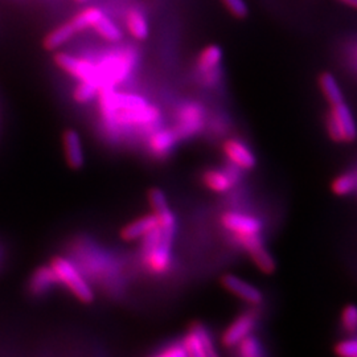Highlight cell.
Returning a JSON list of instances; mask_svg holds the SVG:
<instances>
[{"label": "cell", "instance_id": "cell-1", "mask_svg": "<svg viewBox=\"0 0 357 357\" xmlns=\"http://www.w3.org/2000/svg\"><path fill=\"white\" fill-rule=\"evenodd\" d=\"M174 234H168L160 229L155 228L143 241V255L147 268L155 274L166 273L171 266V245Z\"/></svg>", "mask_w": 357, "mask_h": 357}, {"label": "cell", "instance_id": "cell-2", "mask_svg": "<svg viewBox=\"0 0 357 357\" xmlns=\"http://www.w3.org/2000/svg\"><path fill=\"white\" fill-rule=\"evenodd\" d=\"M135 63L137 56L130 50L106 53L97 63L102 88H112L113 85L125 81L131 73Z\"/></svg>", "mask_w": 357, "mask_h": 357}, {"label": "cell", "instance_id": "cell-3", "mask_svg": "<svg viewBox=\"0 0 357 357\" xmlns=\"http://www.w3.org/2000/svg\"><path fill=\"white\" fill-rule=\"evenodd\" d=\"M326 128L332 141L352 143L356 141L357 126L352 112L344 102L332 105L326 116Z\"/></svg>", "mask_w": 357, "mask_h": 357}, {"label": "cell", "instance_id": "cell-4", "mask_svg": "<svg viewBox=\"0 0 357 357\" xmlns=\"http://www.w3.org/2000/svg\"><path fill=\"white\" fill-rule=\"evenodd\" d=\"M51 268L57 275L59 282L64 283L78 301L82 303H91L94 301V293L88 282L82 278V275L68 259L56 255L51 259Z\"/></svg>", "mask_w": 357, "mask_h": 357}, {"label": "cell", "instance_id": "cell-5", "mask_svg": "<svg viewBox=\"0 0 357 357\" xmlns=\"http://www.w3.org/2000/svg\"><path fill=\"white\" fill-rule=\"evenodd\" d=\"M53 60H54V64L57 65L60 69H63L68 75L76 78L79 82L90 81L97 84L102 89L100 76H98V66L96 63L84 57H76L65 52H57Z\"/></svg>", "mask_w": 357, "mask_h": 357}, {"label": "cell", "instance_id": "cell-6", "mask_svg": "<svg viewBox=\"0 0 357 357\" xmlns=\"http://www.w3.org/2000/svg\"><path fill=\"white\" fill-rule=\"evenodd\" d=\"M237 243L250 255L255 266L259 268L264 274H273L277 268L273 255H270L265 243L259 234H248V236H236Z\"/></svg>", "mask_w": 357, "mask_h": 357}, {"label": "cell", "instance_id": "cell-7", "mask_svg": "<svg viewBox=\"0 0 357 357\" xmlns=\"http://www.w3.org/2000/svg\"><path fill=\"white\" fill-rule=\"evenodd\" d=\"M203 115L204 110L197 103H188L181 107L178 112V122L174 132L178 139L188 138L199 132L203 128Z\"/></svg>", "mask_w": 357, "mask_h": 357}, {"label": "cell", "instance_id": "cell-8", "mask_svg": "<svg viewBox=\"0 0 357 357\" xmlns=\"http://www.w3.org/2000/svg\"><path fill=\"white\" fill-rule=\"evenodd\" d=\"M221 284L224 289H227L229 293L236 295L243 302L249 305H261L264 302V294L261 293L259 289L252 286L250 283L243 281L241 278L231 275V274H225L221 278Z\"/></svg>", "mask_w": 357, "mask_h": 357}, {"label": "cell", "instance_id": "cell-9", "mask_svg": "<svg viewBox=\"0 0 357 357\" xmlns=\"http://www.w3.org/2000/svg\"><path fill=\"white\" fill-rule=\"evenodd\" d=\"M149 203L153 208V215L158 218L160 229L168 234H174L175 217L168 206L166 195L158 188H151L149 191Z\"/></svg>", "mask_w": 357, "mask_h": 357}, {"label": "cell", "instance_id": "cell-10", "mask_svg": "<svg viewBox=\"0 0 357 357\" xmlns=\"http://www.w3.org/2000/svg\"><path fill=\"white\" fill-rule=\"evenodd\" d=\"M221 224L224 228L236 233V236L259 234L262 229V224L258 218L237 212H225L221 216Z\"/></svg>", "mask_w": 357, "mask_h": 357}, {"label": "cell", "instance_id": "cell-11", "mask_svg": "<svg viewBox=\"0 0 357 357\" xmlns=\"http://www.w3.org/2000/svg\"><path fill=\"white\" fill-rule=\"evenodd\" d=\"M255 321H257V315L253 311L243 312L237 319L234 320L228 330L224 332L222 335V344L228 348H231L234 345L238 344L243 337H246L250 332L255 328Z\"/></svg>", "mask_w": 357, "mask_h": 357}, {"label": "cell", "instance_id": "cell-12", "mask_svg": "<svg viewBox=\"0 0 357 357\" xmlns=\"http://www.w3.org/2000/svg\"><path fill=\"white\" fill-rule=\"evenodd\" d=\"M224 153L234 166L243 169H253L257 165L255 153L243 143L237 139H229L224 143Z\"/></svg>", "mask_w": 357, "mask_h": 357}, {"label": "cell", "instance_id": "cell-13", "mask_svg": "<svg viewBox=\"0 0 357 357\" xmlns=\"http://www.w3.org/2000/svg\"><path fill=\"white\" fill-rule=\"evenodd\" d=\"M159 116V112L153 106H142L131 110L115 112L113 118L123 125H147L151 123Z\"/></svg>", "mask_w": 357, "mask_h": 357}, {"label": "cell", "instance_id": "cell-14", "mask_svg": "<svg viewBox=\"0 0 357 357\" xmlns=\"http://www.w3.org/2000/svg\"><path fill=\"white\" fill-rule=\"evenodd\" d=\"M63 143H64L65 158L70 168L79 169L84 167L85 158L82 151V144L78 132L69 128L66 130L63 135Z\"/></svg>", "mask_w": 357, "mask_h": 357}, {"label": "cell", "instance_id": "cell-15", "mask_svg": "<svg viewBox=\"0 0 357 357\" xmlns=\"http://www.w3.org/2000/svg\"><path fill=\"white\" fill-rule=\"evenodd\" d=\"M159 227L158 218L155 215H146L128 224L123 229L121 230V237L123 241H135L147 236L150 231Z\"/></svg>", "mask_w": 357, "mask_h": 357}, {"label": "cell", "instance_id": "cell-16", "mask_svg": "<svg viewBox=\"0 0 357 357\" xmlns=\"http://www.w3.org/2000/svg\"><path fill=\"white\" fill-rule=\"evenodd\" d=\"M237 176L234 171H220V169H209L204 174V184L212 192L224 193L229 191L236 183Z\"/></svg>", "mask_w": 357, "mask_h": 357}, {"label": "cell", "instance_id": "cell-17", "mask_svg": "<svg viewBox=\"0 0 357 357\" xmlns=\"http://www.w3.org/2000/svg\"><path fill=\"white\" fill-rule=\"evenodd\" d=\"M76 33V29H75V26L70 24V22L60 24L45 36L44 41H43V45L47 51H57L63 45H65L68 41H70Z\"/></svg>", "mask_w": 357, "mask_h": 357}, {"label": "cell", "instance_id": "cell-18", "mask_svg": "<svg viewBox=\"0 0 357 357\" xmlns=\"http://www.w3.org/2000/svg\"><path fill=\"white\" fill-rule=\"evenodd\" d=\"M59 282L57 275L54 274V271L52 270L51 266H41L36 268L29 280V291L33 295H41L45 293L48 289H51L54 283Z\"/></svg>", "mask_w": 357, "mask_h": 357}, {"label": "cell", "instance_id": "cell-19", "mask_svg": "<svg viewBox=\"0 0 357 357\" xmlns=\"http://www.w3.org/2000/svg\"><path fill=\"white\" fill-rule=\"evenodd\" d=\"M125 26L128 33L135 40H146L150 35L147 17L139 10H128L125 16Z\"/></svg>", "mask_w": 357, "mask_h": 357}, {"label": "cell", "instance_id": "cell-20", "mask_svg": "<svg viewBox=\"0 0 357 357\" xmlns=\"http://www.w3.org/2000/svg\"><path fill=\"white\" fill-rule=\"evenodd\" d=\"M222 60V50L218 45H208L200 52L197 57V69L203 75L215 73L218 65Z\"/></svg>", "mask_w": 357, "mask_h": 357}, {"label": "cell", "instance_id": "cell-21", "mask_svg": "<svg viewBox=\"0 0 357 357\" xmlns=\"http://www.w3.org/2000/svg\"><path fill=\"white\" fill-rule=\"evenodd\" d=\"M318 82H319L320 90H321L324 98L327 100V102L330 103V106L336 105V103L344 102L343 91L339 88V84L333 75L328 72H323L319 76Z\"/></svg>", "mask_w": 357, "mask_h": 357}, {"label": "cell", "instance_id": "cell-22", "mask_svg": "<svg viewBox=\"0 0 357 357\" xmlns=\"http://www.w3.org/2000/svg\"><path fill=\"white\" fill-rule=\"evenodd\" d=\"M103 15H105V13L101 8L91 6L88 8L81 10L79 13L75 15L70 20V24L75 26L76 32H82L88 28H93L96 26V23L102 17Z\"/></svg>", "mask_w": 357, "mask_h": 357}, {"label": "cell", "instance_id": "cell-23", "mask_svg": "<svg viewBox=\"0 0 357 357\" xmlns=\"http://www.w3.org/2000/svg\"><path fill=\"white\" fill-rule=\"evenodd\" d=\"M93 29L100 38H102L105 41H109V43H119L123 38V33L119 29V26H116L114 20L109 17L106 13L96 23Z\"/></svg>", "mask_w": 357, "mask_h": 357}, {"label": "cell", "instance_id": "cell-24", "mask_svg": "<svg viewBox=\"0 0 357 357\" xmlns=\"http://www.w3.org/2000/svg\"><path fill=\"white\" fill-rule=\"evenodd\" d=\"M178 141L174 130H163L153 135L150 141V150L153 155L162 156L166 155Z\"/></svg>", "mask_w": 357, "mask_h": 357}, {"label": "cell", "instance_id": "cell-25", "mask_svg": "<svg viewBox=\"0 0 357 357\" xmlns=\"http://www.w3.org/2000/svg\"><path fill=\"white\" fill-rule=\"evenodd\" d=\"M183 347L187 352V356L193 357H205L206 352H205L204 345L200 339V336L196 333V331L190 327V331L185 335L184 340H183Z\"/></svg>", "mask_w": 357, "mask_h": 357}, {"label": "cell", "instance_id": "cell-26", "mask_svg": "<svg viewBox=\"0 0 357 357\" xmlns=\"http://www.w3.org/2000/svg\"><path fill=\"white\" fill-rule=\"evenodd\" d=\"M357 178L352 174H343L332 181L331 190L336 196H347L356 190Z\"/></svg>", "mask_w": 357, "mask_h": 357}, {"label": "cell", "instance_id": "cell-27", "mask_svg": "<svg viewBox=\"0 0 357 357\" xmlns=\"http://www.w3.org/2000/svg\"><path fill=\"white\" fill-rule=\"evenodd\" d=\"M100 91H101V88L97 84L90 82V81H84V82L78 84V86L73 93V97L77 102H89L90 100H93Z\"/></svg>", "mask_w": 357, "mask_h": 357}, {"label": "cell", "instance_id": "cell-28", "mask_svg": "<svg viewBox=\"0 0 357 357\" xmlns=\"http://www.w3.org/2000/svg\"><path fill=\"white\" fill-rule=\"evenodd\" d=\"M342 327L347 333L355 335L357 333V306L347 305L342 311Z\"/></svg>", "mask_w": 357, "mask_h": 357}, {"label": "cell", "instance_id": "cell-29", "mask_svg": "<svg viewBox=\"0 0 357 357\" xmlns=\"http://www.w3.org/2000/svg\"><path fill=\"white\" fill-rule=\"evenodd\" d=\"M240 345V355L243 357L262 356V349L259 342L253 336H246L238 343Z\"/></svg>", "mask_w": 357, "mask_h": 357}, {"label": "cell", "instance_id": "cell-30", "mask_svg": "<svg viewBox=\"0 0 357 357\" xmlns=\"http://www.w3.org/2000/svg\"><path fill=\"white\" fill-rule=\"evenodd\" d=\"M335 354L343 357H357V337L339 342L335 345Z\"/></svg>", "mask_w": 357, "mask_h": 357}, {"label": "cell", "instance_id": "cell-31", "mask_svg": "<svg viewBox=\"0 0 357 357\" xmlns=\"http://www.w3.org/2000/svg\"><path fill=\"white\" fill-rule=\"evenodd\" d=\"M192 328L196 331V333L200 336L203 345H204L205 352H206V356H216V351L213 348V343H212V339L209 336V333L206 331L204 326L202 323H197L195 321L191 326Z\"/></svg>", "mask_w": 357, "mask_h": 357}, {"label": "cell", "instance_id": "cell-32", "mask_svg": "<svg viewBox=\"0 0 357 357\" xmlns=\"http://www.w3.org/2000/svg\"><path fill=\"white\" fill-rule=\"evenodd\" d=\"M222 3L228 8V11L238 19L246 17L249 13L248 4L243 0H222Z\"/></svg>", "mask_w": 357, "mask_h": 357}, {"label": "cell", "instance_id": "cell-33", "mask_svg": "<svg viewBox=\"0 0 357 357\" xmlns=\"http://www.w3.org/2000/svg\"><path fill=\"white\" fill-rule=\"evenodd\" d=\"M158 356L160 357H181L187 356V352L184 349L183 344H174L168 347L165 351L159 352Z\"/></svg>", "mask_w": 357, "mask_h": 357}, {"label": "cell", "instance_id": "cell-34", "mask_svg": "<svg viewBox=\"0 0 357 357\" xmlns=\"http://www.w3.org/2000/svg\"><path fill=\"white\" fill-rule=\"evenodd\" d=\"M336 1L343 4L345 7H349V8L357 11V0H336Z\"/></svg>", "mask_w": 357, "mask_h": 357}, {"label": "cell", "instance_id": "cell-35", "mask_svg": "<svg viewBox=\"0 0 357 357\" xmlns=\"http://www.w3.org/2000/svg\"><path fill=\"white\" fill-rule=\"evenodd\" d=\"M78 3H84V1H88V0H76Z\"/></svg>", "mask_w": 357, "mask_h": 357}]
</instances>
